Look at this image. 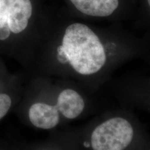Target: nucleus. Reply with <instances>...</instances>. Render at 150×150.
Masks as SVG:
<instances>
[{
	"instance_id": "f257e3e1",
	"label": "nucleus",
	"mask_w": 150,
	"mask_h": 150,
	"mask_svg": "<svg viewBox=\"0 0 150 150\" xmlns=\"http://www.w3.org/2000/svg\"><path fill=\"white\" fill-rule=\"evenodd\" d=\"M54 54L35 62L27 73L71 79L88 93L98 95L112 80L124 61L114 41L104 38L86 24L74 22L65 28Z\"/></svg>"
},
{
	"instance_id": "f03ea898",
	"label": "nucleus",
	"mask_w": 150,
	"mask_h": 150,
	"mask_svg": "<svg viewBox=\"0 0 150 150\" xmlns=\"http://www.w3.org/2000/svg\"><path fill=\"white\" fill-rule=\"evenodd\" d=\"M97 96L68 79L31 75L13 112L26 126L50 132L102 111Z\"/></svg>"
},
{
	"instance_id": "7ed1b4c3",
	"label": "nucleus",
	"mask_w": 150,
	"mask_h": 150,
	"mask_svg": "<svg viewBox=\"0 0 150 150\" xmlns=\"http://www.w3.org/2000/svg\"><path fill=\"white\" fill-rule=\"evenodd\" d=\"M70 129L82 150H140L139 124L131 108L120 105Z\"/></svg>"
},
{
	"instance_id": "20e7f679",
	"label": "nucleus",
	"mask_w": 150,
	"mask_h": 150,
	"mask_svg": "<svg viewBox=\"0 0 150 150\" xmlns=\"http://www.w3.org/2000/svg\"><path fill=\"white\" fill-rule=\"evenodd\" d=\"M27 77L24 72H10L0 63V122L20 102Z\"/></svg>"
},
{
	"instance_id": "39448f33",
	"label": "nucleus",
	"mask_w": 150,
	"mask_h": 150,
	"mask_svg": "<svg viewBox=\"0 0 150 150\" xmlns=\"http://www.w3.org/2000/svg\"><path fill=\"white\" fill-rule=\"evenodd\" d=\"M31 15L30 0H0V27H8L11 35L27 30Z\"/></svg>"
},
{
	"instance_id": "423d86ee",
	"label": "nucleus",
	"mask_w": 150,
	"mask_h": 150,
	"mask_svg": "<svg viewBox=\"0 0 150 150\" xmlns=\"http://www.w3.org/2000/svg\"><path fill=\"white\" fill-rule=\"evenodd\" d=\"M15 150H82L68 126L50 131L46 139L13 143Z\"/></svg>"
},
{
	"instance_id": "0eeeda50",
	"label": "nucleus",
	"mask_w": 150,
	"mask_h": 150,
	"mask_svg": "<svg viewBox=\"0 0 150 150\" xmlns=\"http://www.w3.org/2000/svg\"><path fill=\"white\" fill-rule=\"evenodd\" d=\"M82 13L93 17H107L117 8L118 0H70Z\"/></svg>"
},
{
	"instance_id": "6e6552de",
	"label": "nucleus",
	"mask_w": 150,
	"mask_h": 150,
	"mask_svg": "<svg viewBox=\"0 0 150 150\" xmlns=\"http://www.w3.org/2000/svg\"><path fill=\"white\" fill-rule=\"evenodd\" d=\"M0 150H15L13 143L0 140Z\"/></svg>"
},
{
	"instance_id": "1a4fd4ad",
	"label": "nucleus",
	"mask_w": 150,
	"mask_h": 150,
	"mask_svg": "<svg viewBox=\"0 0 150 150\" xmlns=\"http://www.w3.org/2000/svg\"><path fill=\"white\" fill-rule=\"evenodd\" d=\"M147 1H148V4H149V5L150 6V0H147Z\"/></svg>"
}]
</instances>
